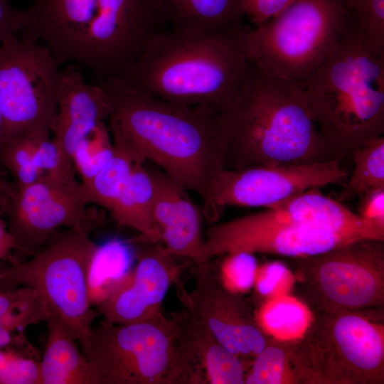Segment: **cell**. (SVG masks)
Masks as SVG:
<instances>
[{
    "instance_id": "16",
    "label": "cell",
    "mask_w": 384,
    "mask_h": 384,
    "mask_svg": "<svg viewBox=\"0 0 384 384\" xmlns=\"http://www.w3.org/2000/svg\"><path fill=\"white\" fill-rule=\"evenodd\" d=\"M132 244V243H131ZM135 262L124 283L96 306L104 320L115 324L154 321L164 316L162 304L179 267L159 242L134 243Z\"/></svg>"
},
{
    "instance_id": "9",
    "label": "cell",
    "mask_w": 384,
    "mask_h": 384,
    "mask_svg": "<svg viewBox=\"0 0 384 384\" xmlns=\"http://www.w3.org/2000/svg\"><path fill=\"white\" fill-rule=\"evenodd\" d=\"M38 41L12 34L0 46V144L21 136L50 137L57 118L60 70Z\"/></svg>"
},
{
    "instance_id": "12",
    "label": "cell",
    "mask_w": 384,
    "mask_h": 384,
    "mask_svg": "<svg viewBox=\"0 0 384 384\" xmlns=\"http://www.w3.org/2000/svg\"><path fill=\"white\" fill-rule=\"evenodd\" d=\"M298 271L324 312L379 304L383 297V240L362 238L327 252L299 257Z\"/></svg>"
},
{
    "instance_id": "13",
    "label": "cell",
    "mask_w": 384,
    "mask_h": 384,
    "mask_svg": "<svg viewBox=\"0 0 384 384\" xmlns=\"http://www.w3.org/2000/svg\"><path fill=\"white\" fill-rule=\"evenodd\" d=\"M307 346V369L319 381L371 383L383 372V332L366 318L349 311L324 313Z\"/></svg>"
},
{
    "instance_id": "18",
    "label": "cell",
    "mask_w": 384,
    "mask_h": 384,
    "mask_svg": "<svg viewBox=\"0 0 384 384\" xmlns=\"http://www.w3.org/2000/svg\"><path fill=\"white\" fill-rule=\"evenodd\" d=\"M146 167L154 186L152 215L159 241L171 255L196 262L204 240L202 210L191 201L187 191L162 170L151 165Z\"/></svg>"
},
{
    "instance_id": "37",
    "label": "cell",
    "mask_w": 384,
    "mask_h": 384,
    "mask_svg": "<svg viewBox=\"0 0 384 384\" xmlns=\"http://www.w3.org/2000/svg\"><path fill=\"white\" fill-rule=\"evenodd\" d=\"M358 215L367 224L384 233V189L362 197Z\"/></svg>"
},
{
    "instance_id": "34",
    "label": "cell",
    "mask_w": 384,
    "mask_h": 384,
    "mask_svg": "<svg viewBox=\"0 0 384 384\" xmlns=\"http://www.w3.org/2000/svg\"><path fill=\"white\" fill-rule=\"evenodd\" d=\"M292 277L287 267L279 261L269 262L257 267L255 283L258 292L263 296L285 292Z\"/></svg>"
},
{
    "instance_id": "8",
    "label": "cell",
    "mask_w": 384,
    "mask_h": 384,
    "mask_svg": "<svg viewBox=\"0 0 384 384\" xmlns=\"http://www.w3.org/2000/svg\"><path fill=\"white\" fill-rule=\"evenodd\" d=\"M89 235L76 228L58 230L29 259L12 260L0 270V291L19 287L36 290L49 315L70 329L85 356L98 316L90 304L87 285L88 267L97 244Z\"/></svg>"
},
{
    "instance_id": "11",
    "label": "cell",
    "mask_w": 384,
    "mask_h": 384,
    "mask_svg": "<svg viewBox=\"0 0 384 384\" xmlns=\"http://www.w3.org/2000/svg\"><path fill=\"white\" fill-rule=\"evenodd\" d=\"M341 161L223 169L212 179L201 198L203 215L214 223L227 206L271 208L311 188L343 186L348 172Z\"/></svg>"
},
{
    "instance_id": "15",
    "label": "cell",
    "mask_w": 384,
    "mask_h": 384,
    "mask_svg": "<svg viewBox=\"0 0 384 384\" xmlns=\"http://www.w3.org/2000/svg\"><path fill=\"white\" fill-rule=\"evenodd\" d=\"M177 284L178 296L186 309L195 314L230 353L238 356H256L266 346L248 309L238 294L221 284L210 260L198 263L191 292Z\"/></svg>"
},
{
    "instance_id": "3",
    "label": "cell",
    "mask_w": 384,
    "mask_h": 384,
    "mask_svg": "<svg viewBox=\"0 0 384 384\" xmlns=\"http://www.w3.org/2000/svg\"><path fill=\"white\" fill-rule=\"evenodd\" d=\"M246 27L217 33L168 29L119 78L161 100L226 112L250 68L242 45Z\"/></svg>"
},
{
    "instance_id": "10",
    "label": "cell",
    "mask_w": 384,
    "mask_h": 384,
    "mask_svg": "<svg viewBox=\"0 0 384 384\" xmlns=\"http://www.w3.org/2000/svg\"><path fill=\"white\" fill-rule=\"evenodd\" d=\"M88 206L75 174L44 173L29 185L17 183L11 193H0V211L7 219L14 250L29 257L41 250L60 228L90 234L100 227L104 210Z\"/></svg>"
},
{
    "instance_id": "20",
    "label": "cell",
    "mask_w": 384,
    "mask_h": 384,
    "mask_svg": "<svg viewBox=\"0 0 384 384\" xmlns=\"http://www.w3.org/2000/svg\"><path fill=\"white\" fill-rule=\"evenodd\" d=\"M179 337L203 383L244 384V367L205 324L186 309L174 316Z\"/></svg>"
},
{
    "instance_id": "14",
    "label": "cell",
    "mask_w": 384,
    "mask_h": 384,
    "mask_svg": "<svg viewBox=\"0 0 384 384\" xmlns=\"http://www.w3.org/2000/svg\"><path fill=\"white\" fill-rule=\"evenodd\" d=\"M356 240L358 239L305 226L262 223L248 215L210 227L196 262L237 251L304 257Z\"/></svg>"
},
{
    "instance_id": "23",
    "label": "cell",
    "mask_w": 384,
    "mask_h": 384,
    "mask_svg": "<svg viewBox=\"0 0 384 384\" xmlns=\"http://www.w3.org/2000/svg\"><path fill=\"white\" fill-rule=\"evenodd\" d=\"M145 162L135 164L109 211L119 226L139 232L127 240L132 244L159 242L152 215L154 186Z\"/></svg>"
},
{
    "instance_id": "4",
    "label": "cell",
    "mask_w": 384,
    "mask_h": 384,
    "mask_svg": "<svg viewBox=\"0 0 384 384\" xmlns=\"http://www.w3.org/2000/svg\"><path fill=\"white\" fill-rule=\"evenodd\" d=\"M332 159L384 134V54L369 48L351 11L334 48L303 88Z\"/></svg>"
},
{
    "instance_id": "39",
    "label": "cell",
    "mask_w": 384,
    "mask_h": 384,
    "mask_svg": "<svg viewBox=\"0 0 384 384\" xmlns=\"http://www.w3.org/2000/svg\"><path fill=\"white\" fill-rule=\"evenodd\" d=\"M14 247L13 240L8 231L6 223L1 218L0 211V260L9 256Z\"/></svg>"
},
{
    "instance_id": "17",
    "label": "cell",
    "mask_w": 384,
    "mask_h": 384,
    "mask_svg": "<svg viewBox=\"0 0 384 384\" xmlns=\"http://www.w3.org/2000/svg\"><path fill=\"white\" fill-rule=\"evenodd\" d=\"M110 105L103 89L87 83L75 66L60 70L56 124L52 139L62 169L75 171L73 157L79 144L110 116Z\"/></svg>"
},
{
    "instance_id": "19",
    "label": "cell",
    "mask_w": 384,
    "mask_h": 384,
    "mask_svg": "<svg viewBox=\"0 0 384 384\" xmlns=\"http://www.w3.org/2000/svg\"><path fill=\"white\" fill-rule=\"evenodd\" d=\"M320 189L311 188L275 207L256 213L257 217L270 224L305 226L356 239H383V233Z\"/></svg>"
},
{
    "instance_id": "31",
    "label": "cell",
    "mask_w": 384,
    "mask_h": 384,
    "mask_svg": "<svg viewBox=\"0 0 384 384\" xmlns=\"http://www.w3.org/2000/svg\"><path fill=\"white\" fill-rule=\"evenodd\" d=\"M254 253L237 251L225 254L216 273L221 284L228 292L238 294L254 285L257 264Z\"/></svg>"
},
{
    "instance_id": "28",
    "label": "cell",
    "mask_w": 384,
    "mask_h": 384,
    "mask_svg": "<svg viewBox=\"0 0 384 384\" xmlns=\"http://www.w3.org/2000/svg\"><path fill=\"white\" fill-rule=\"evenodd\" d=\"M49 312L36 290L27 287L0 291V325L13 333L46 321Z\"/></svg>"
},
{
    "instance_id": "6",
    "label": "cell",
    "mask_w": 384,
    "mask_h": 384,
    "mask_svg": "<svg viewBox=\"0 0 384 384\" xmlns=\"http://www.w3.org/2000/svg\"><path fill=\"white\" fill-rule=\"evenodd\" d=\"M92 384H203L179 337L166 316L92 326L85 354Z\"/></svg>"
},
{
    "instance_id": "7",
    "label": "cell",
    "mask_w": 384,
    "mask_h": 384,
    "mask_svg": "<svg viewBox=\"0 0 384 384\" xmlns=\"http://www.w3.org/2000/svg\"><path fill=\"white\" fill-rule=\"evenodd\" d=\"M344 0H296L256 27L242 45L260 70L304 88L336 44L350 14Z\"/></svg>"
},
{
    "instance_id": "25",
    "label": "cell",
    "mask_w": 384,
    "mask_h": 384,
    "mask_svg": "<svg viewBox=\"0 0 384 384\" xmlns=\"http://www.w3.org/2000/svg\"><path fill=\"white\" fill-rule=\"evenodd\" d=\"M114 154L107 164L90 181L81 182L88 204L110 210L134 166L145 161L123 142L113 139Z\"/></svg>"
},
{
    "instance_id": "40",
    "label": "cell",
    "mask_w": 384,
    "mask_h": 384,
    "mask_svg": "<svg viewBox=\"0 0 384 384\" xmlns=\"http://www.w3.org/2000/svg\"><path fill=\"white\" fill-rule=\"evenodd\" d=\"M16 186V182H9L0 178V193H10Z\"/></svg>"
},
{
    "instance_id": "22",
    "label": "cell",
    "mask_w": 384,
    "mask_h": 384,
    "mask_svg": "<svg viewBox=\"0 0 384 384\" xmlns=\"http://www.w3.org/2000/svg\"><path fill=\"white\" fill-rule=\"evenodd\" d=\"M47 340L40 361L41 384H92L90 363L70 329L55 316L46 320Z\"/></svg>"
},
{
    "instance_id": "30",
    "label": "cell",
    "mask_w": 384,
    "mask_h": 384,
    "mask_svg": "<svg viewBox=\"0 0 384 384\" xmlns=\"http://www.w3.org/2000/svg\"><path fill=\"white\" fill-rule=\"evenodd\" d=\"M41 137L21 136L0 144V160L19 186L29 185L44 174L33 161L36 143Z\"/></svg>"
},
{
    "instance_id": "24",
    "label": "cell",
    "mask_w": 384,
    "mask_h": 384,
    "mask_svg": "<svg viewBox=\"0 0 384 384\" xmlns=\"http://www.w3.org/2000/svg\"><path fill=\"white\" fill-rule=\"evenodd\" d=\"M135 251L127 240L112 238L98 245L87 270L90 302L97 306L111 296L129 277Z\"/></svg>"
},
{
    "instance_id": "38",
    "label": "cell",
    "mask_w": 384,
    "mask_h": 384,
    "mask_svg": "<svg viewBox=\"0 0 384 384\" xmlns=\"http://www.w3.org/2000/svg\"><path fill=\"white\" fill-rule=\"evenodd\" d=\"M23 28V10L12 7L9 0H0V43Z\"/></svg>"
},
{
    "instance_id": "33",
    "label": "cell",
    "mask_w": 384,
    "mask_h": 384,
    "mask_svg": "<svg viewBox=\"0 0 384 384\" xmlns=\"http://www.w3.org/2000/svg\"><path fill=\"white\" fill-rule=\"evenodd\" d=\"M245 384H279L284 381L286 353L277 346L265 347L255 356Z\"/></svg>"
},
{
    "instance_id": "27",
    "label": "cell",
    "mask_w": 384,
    "mask_h": 384,
    "mask_svg": "<svg viewBox=\"0 0 384 384\" xmlns=\"http://www.w3.org/2000/svg\"><path fill=\"white\" fill-rule=\"evenodd\" d=\"M258 321L266 331L282 340L301 336L311 324L307 308L286 295L277 296L265 304L258 313Z\"/></svg>"
},
{
    "instance_id": "26",
    "label": "cell",
    "mask_w": 384,
    "mask_h": 384,
    "mask_svg": "<svg viewBox=\"0 0 384 384\" xmlns=\"http://www.w3.org/2000/svg\"><path fill=\"white\" fill-rule=\"evenodd\" d=\"M351 155L354 167L343 186L340 202L384 189V136L370 139Z\"/></svg>"
},
{
    "instance_id": "32",
    "label": "cell",
    "mask_w": 384,
    "mask_h": 384,
    "mask_svg": "<svg viewBox=\"0 0 384 384\" xmlns=\"http://www.w3.org/2000/svg\"><path fill=\"white\" fill-rule=\"evenodd\" d=\"M0 384H41L40 361L11 348H0Z\"/></svg>"
},
{
    "instance_id": "5",
    "label": "cell",
    "mask_w": 384,
    "mask_h": 384,
    "mask_svg": "<svg viewBox=\"0 0 384 384\" xmlns=\"http://www.w3.org/2000/svg\"><path fill=\"white\" fill-rule=\"evenodd\" d=\"M223 169L332 160L311 115L304 90L250 61L225 112Z\"/></svg>"
},
{
    "instance_id": "2",
    "label": "cell",
    "mask_w": 384,
    "mask_h": 384,
    "mask_svg": "<svg viewBox=\"0 0 384 384\" xmlns=\"http://www.w3.org/2000/svg\"><path fill=\"white\" fill-rule=\"evenodd\" d=\"M23 33L43 41L58 65L74 61L97 84L120 77L169 29L159 0H34Z\"/></svg>"
},
{
    "instance_id": "41",
    "label": "cell",
    "mask_w": 384,
    "mask_h": 384,
    "mask_svg": "<svg viewBox=\"0 0 384 384\" xmlns=\"http://www.w3.org/2000/svg\"><path fill=\"white\" fill-rule=\"evenodd\" d=\"M0 279H1V272H0Z\"/></svg>"
},
{
    "instance_id": "29",
    "label": "cell",
    "mask_w": 384,
    "mask_h": 384,
    "mask_svg": "<svg viewBox=\"0 0 384 384\" xmlns=\"http://www.w3.org/2000/svg\"><path fill=\"white\" fill-rule=\"evenodd\" d=\"M114 146L105 122L96 126L79 144L73 157L82 183L90 181L110 160Z\"/></svg>"
},
{
    "instance_id": "1",
    "label": "cell",
    "mask_w": 384,
    "mask_h": 384,
    "mask_svg": "<svg viewBox=\"0 0 384 384\" xmlns=\"http://www.w3.org/2000/svg\"><path fill=\"white\" fill-rule=\"evenodd\" d=\"M97 85L108 99L112 139L123 142L179 186L202 198L223 169L225 112L161 100L132 87L120 78Z\"/></svg>"
},
{
    "instance_id": "36",
    "label": "cell",
    "mask_w": 384,
    "mask_h": 384,
    "mask_svg": "<svg viewBox=\"0 0 384 384\" xmlns=\"http://www.w3.org/2000/svg\"><path fill=\"white\" fill-rule=\"evenodd\" d=\"M33 161L43 173L54 174L75 173V171H65L62 169L58 150L50 137H43L37 140Z\"/></svg>"
},
{
    "instance_id": "35",
    "label": "cell",
    "mask_w": 384,
    "mask_h": 384,
    "mask_svg": "<svg viewBox=\"0 0 384 384\" xmlns=\"http://www.w3.org/2000/svg\"><path fill=\"white\" fill-rule=\"evenodd\" d=\"M242 9L252 27L278 16L296 0H240Z\"/></svg>"
},
{
    "instance_id": "21",
    "label": "cell",
    "mask_w": 384,
    "mask_h": 384,
    "mask_svg": "<svg viewBox=\"0 0 384 384\" xmlns=\"http://www.w3.org/2000/svg\"><path fill=\"white\" fill-rule=\"evenodd\" d=\"M169 29L217 33L242 27L240 0H159Z\"/></svg>"
}]
</instances>
